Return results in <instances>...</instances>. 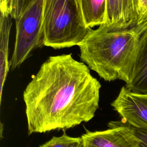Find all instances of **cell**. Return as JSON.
<instances>
[{
    "mask_svg": "<svg viewBox=\"0 0 147 147\" xmlns=\"http://www.w3.org/2000/svg\"><path fill=\"white\" fill-rule=\"evenodd\" d=\"M90 69L72 54L48 57L23 92L28 134L68 129L94 117L101 85Z\"/></svg>",
    "mask_w": 147,
    "mask_h": 147,
    "instance_id": "6da1fadb",
    "label": "cell"
},
{
    "mask_svg": "<svg viewBox=\"0 0 147 147\" xmlns=\"http://www.w3.org/2000/svg\"><path fill=\"white\" fill-rule=\"evenodd\" d=\"M147 21L127 28H118L106 24L90 29L78 45L80 57L104 80H129L141 35Z\"/></svg>",
    "mask_w": 147,
    "mask_h": 147,
    "instance_id": "7a4b0ae2",
    "label": "cell"
},
{
    "mask_svg": "<svg viewBox=\"0 0 147 147\" xmlns=\"http://www.w3.org/2000/svg\"><path fill=\"white\" fill-rule=\"evenodd\" d=\"M90 29L84 22L81 0H44V46L55 49L78 46Z\"/></svg>",
    "mask_w": 147,
    "mask_h": 147,
    "instance_id": "3957f363",
    "label": "cell"
},
{
    "mask_svg": "<svg viewBox=\"0 0 147 147\" xmlns=\"http://www.w3.org/2000/svg\"><path fill=\"white\" fill-rule=\"evenodd\" d=\"M44 0H34L15 19L16 37L10 68L19 67L37 48L44 46Z\"/></svg>",
    "mask_w": 147,
    "mask_h": 147,
    "instance_id": "277c9868",
    "label": "cell"
},
{
    "mask_svg": "<svg viewBox=\"0 0 147 147\" xmlns=\"http://www.w3.org/2000/svg\"><path fill=\"white\" fill-rule=\"evenodd\" d=\"M103 131H87L82 136L84 147H138L139 140L132 127L122 121H111Z\"/></svg>",
    "mask_w": 147,
    "mask_h": 147,
    "instance_id": "5b68a950",
    "label": "cell"
},
{
    "mask_svg": "<svg viewBox=\"0 0 147 147\" xmlns=\"http://www.w3.org/2000/svg\"><path fill=\"white\" fill-rule=\"evenodd\" d=\"M111 106L121 121L137 128L147 129V93H137L121 88Z\"/></svg>",
    "mask_w": 147,
    "mask_h": 147,
    "instance_id": "8992f818",
    "label": "cell"
},
{
    "mask_svg": "<svg viewBox=\"0 0 147 147\" xmlns=\"http://www.w3.org/2000/svg\"><path fill=\"white\" fill-rule=\"evenodd\" d=\"M138 0H107L105 24L118 28L137 25L139 21Z\"/></svg>",
    "mask_w": 147,
    "mask_h": 147,
    "instance_id": "52a82bcc",
    "label": "cell"
},
{
    "mask_svg": "<svg viewBox=\"0 0 147 147\" xmlns=\"http://www.w3.org/2000/svg\"><path fill=\"white\" fill-rule=\"evenodd\" d=\"M125 87L137 93H147V26L142 33L130 76Z\"/></svg>",
    "mask_w": 147,
    "mask_h": 147,
    "instance_id": "ba28073f",
    "label": "cell"
},
{
    "mask_svg": "<svg viewBox=\"0 0 147 147\" xmlns=\"http://www.w3.org/2000/svg\"><path fill=\"white\" fill-rule=\"evenodd\" d=\"M11 16L1 11L0 18V97L2 99L3 87L10 67L9 60V46Z\"/></svg>",
    "mask_w": 147,
    "mask_h": 147,
    "instance_id": "9c48e42d",
    "label": "cell"
},
{
    "mask_svg": "<svg viewBox=\"0 0 147 147\" xmlns=\"http://www.w3.org/2000/svg\"><path fill=\"white\" fill-rule=\"evenodd\" d=\"M106 5L107 0H81L83 18L88 28L105 24Z\"/></svg>",
    "mask_w": 147,
    "mask_h": 147,
    "instance_id": "30bf717a",
    "label": "cell"
},
{
    "mask_svg": "<svg viewBox=\"0 0 147 147\" xmlns=\"http://www.w3.org/2000/svg\"><path fill=\"white\" fill-rule=\"evenodd\" d=\"M40 147H84L82 137H72L63 134L60 137H53Z\"/></svg>",
    "mask_w": 147,
    "mask_h": 147,
    "instance_id": "8fae6325",
    "label": "cell"
},
{
    "mask_svg": "<svg viewBox=\"0 0 147 147\" xmlns=\"http://www.w3.org/2000/svg\"><path fill=\"white\" fill-rule=\"evenodd\" d=\"M131 126L139 140L138 147H147V129L137 128L132 126Z\"/></svg>",
    "mask_w": 147,
    "mask_h": 147,
    "instance_id": "7c38bea8",
    "label": "cell"
},
{
    "mask_svg": "<svg viewBox=\"0 0 147 147\" xmlns=\"http://www.w3.org/2000/svg\"><path fill=\"white\" fill-rule=\"evenodd\" d=\"M139 21L138 24L144 23L147 21V0H138Z\"/></svg>",
    "mask_w": 147,
    "mask_h": 147,
    "instance_id": "4fadbf2b",
    "label": "cell"
},
{
    "mask_svg": "<svg viewBox=\"0 0 147 147\" xmlns=\"http://www.w3.org/2000/svg\"><path fill=\"white\" fill-rule=\"evenodd\" d=\"M34 0H17L16 6L13 18H17L20 14Z\"/></svg>",
    "mask_w": 147,
    "mask_h": 147,
    "instance_id": "5bb4252c",
    "label": "cell"
}]
</instances>
